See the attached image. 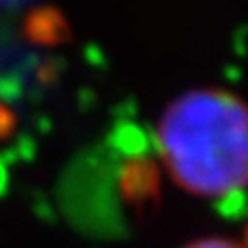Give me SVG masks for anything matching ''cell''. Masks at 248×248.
<instances>
[{
	"mask_svg": "<svg viewBox=\"0 0 248 248\" xmlns=\"http://www.w3.org/2000/svg\"><path fill=\"white\" fill-rule=\"evenodd\" d=\"M170 179L198 198L248 187V103L220 87H196L166 105L155 128Z\"/></svg>",
	"mask_w": 248,
	"mask_h": 248,
	"instance_id": "6da1fadb",
	"label": "cell"
},
{
	"mask_svg": "<svg viewBox=\"0 0 248 248\" xmlns=\"http://www.w3.org/2000/svg\"><path fill=\"white\" fill-rule=\"evenodd\" d=\"M185 248H244L242 242H233L227 237H201L196 242H189Z\"/></svg>",
	"mask_w": 248,
	"mask_h": 248,
	"instance_id": "7a4b0ae2",
	"label": "cell"
},
{
	"mask_svg": "<svg viewBox=\"0 0 248 248\" xmlns=\"http://www.w3.org/2000/svg\"><path fill=\"white\" fill-rule=\"evenodd\" d=\"M242 246L248 248V227H246V231H244V240H242Z\"/></svg>",
	"mask_w": 248,
	"mask_h": 248,
	"instance_id": "3957f363",
	"label": "cell"
}]
</instances>
